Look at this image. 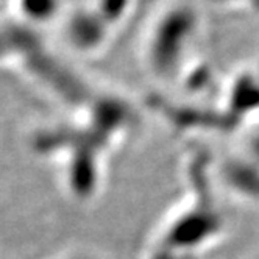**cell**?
I'll return each instance as SVG.
<instances>
[{
    "label": "cell",
    "instance_id": "cell-1",
    "mask_svg": "<svg viewBox=\"0 0 259 259\" xmlns=\"http://www.w3.org/2000/svg\"><path fill=\"white\" fill-rule=\"evenodd\" d=\"M109 28V24L105 17L94 8H80L69 14L66 19V31L69 39L75 42L77 46H96L99 44L103 36L106 34V30Z\"/></svg>",
    "mask_w": 259,
    "mask_h": 259
},
{
    "label": "cell",
    "instance_id": "cell-2",
    "mask_svg": "<svg viewBox=\"0 0 259 259\" xmlns=\"http://www.w3.org/2000/svg\"><path fill=\"white\" fill-rule=\"evenodd\" d=\"M64 0H16V10L24 21L33 25H47L58 19Z\"/></svg>",
    "mask_w": 259,
    "mask_h": 259
},
{
    "label": "cell",
    "instance_id": "cell-3",
    "mask_svg": "<svg viewBox=\"0 0 259 259\" xmlns=\"http://www.w3.org/2000/svg\"><path fill=\"white\" fill-rule=\"evenodd\" d=\"M128 5H130V0H96L94 8L111 25L113 22H117L120 17H123Z\"/></svg>",
    "mask_w": 259,
    "mask_h": 259
}]
</instances>
